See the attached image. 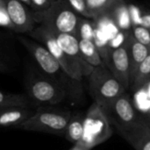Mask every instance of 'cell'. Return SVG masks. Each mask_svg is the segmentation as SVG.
Segmentation results:
<instances>
[{
	"mask_svg": "<svg viewBox=\"0 0 150 150\" xmlns=\"http://www.w3.org/2000/svg\"><path fill=\"white\" fill-rule=\"evenodd\" d=\"M34 112H35L32 111L29 107H18L3 110L0 113V125L3 127H16L31 118Z\"/></svg>",
	"mask_w": 150,
	"mask_h": 150,
	"instance_id": "obj_14",
	"label": "cell"
},
{
	"mask_svg": "<svg viewBox=\"0 0 150 150\" xmlns=\"http://www.w3.org/2000/svg\"><path fill=\"white\" fill-rule=\"evenodd\" d=\"M0 25L2 27L11 29L14 31V25L8 14L4 3L2 0H0Z\"/></svg>",
	"mask_w": 150,
	"mask_h": 150,
	"instance_id": "obj_23",
	"label": "cell"
},
{
	"mask_svg": "<svg viewBox=\"0 0 150 150\" xmlns=\"http://www.w3.org/2000/svg\"><path fill=\"white\" fill-rule=\"evenodd\" d=\"M112 134L106 112L97 103L89 107L84 117V132L79 144L92 149L106 142Z\"/></svg>",
	"mask_w": 150,
	"mask_h": 150,
	"instance_id": "obj_4",
	"label": "cell"
},
{
	"mask_svg": "<svg viewBox=\"0 0 150 150\" xmlns=\"http://www.w3.org/2000/svg\"><path fill=\"white\" fill-rule=\"evenodd\" d=\"M68 2L77 13L84 16L85 18H91V16L88 10L86 0H68Z\"/></svg>",
	"mask_w": 150,
	"mask_h": 150,
	"instance_id": "obj_22",
	"label": "cell"
},
{
	"mask_svg": "<svg viewBox=\"0 0 150 150\" xmlns=\"http://www.w3.org/2000/svg\"><path fill=\"white\" fill-rule=\"evenodd\" d=\"M150 83V54L140 65L132 83L133 91H140L147 84Z\"/></svg>",
	"mask_w": 150,
	"mask_h": 150,
	"instance_id": "obj_19",
	"label": "cell"
},
{
	"mask_svg": "<svg viewBox=\"0 0 150 150\" xmlns=\"http://www.w3.org/2000/svg\"><path fill=\"white\" fill-rule=\"evenodd\" d=\"M26 90L29 98L37 104L56 105L66 97V91L59 82L45 77L31 79Z\"/></svg>",
	"mask_w": 150,
	"mask_h": 150,
	"instance_id": "obj_6",
	"label": "cell"
},
{
	"mask_svg": "<svg viewBox=\"0 0 150 150\" xmlns=\"http://www.w3.org/2000/svg\"><path fill=\"white\" fill-rule=\"evenodd\" d=\"M149 124H150V122H149Z\"/></svg>",
	"mask_w": 150,
	"mask_h": 150,
	"instance_id": "obj_29",
	"label": "cell"
},
{
	"mask_svg": "<svg viewBox=\"0 0 150 150\" xmlns=\"http://www.w3.org/2000/svg\"><path fill=\"white\" fill-rule=\"evenodd\" d=\"M84 117L82 113L73 114L67 127L64 137L74 145L79 143L83 136Z\"/></svg>",
	"mask_w": 150,
	"mask_h": 150,
	"instance_id": "obj_16",
	"label": "cell"
},
{
	"mask_svg": "<svg viewBox=\"0 0 150 150\" xmlns=\"http://www.w3.org/2000/svg\"><path fill=\"white\" fill-rule=\"evenodd\" d=\"M28 34L32 38L44 44V46L59 62L63 72H65L69 78L78 82L82 80L83 76H84L83 72L61 48L55 37L47 25H39L28 33Z\"/></svg>",
	"mask_w": 150,
	"mask_h": 150,
	"instance_id": "obj_5",
	"label": "cell"
},
{
	"mask_svg": "<svg viewBox=\"0 0 150 150\" xmlns=\"http://www.w3.org/2000/svg\"><path fill=\"white\" fill-rule=\"evenodd\" d=\"M107 67L117 80L127 89L131 84V65L127 40L119 47L110 48Z\"/></svg>",
	"mask_w": 150,
	"mask_h": 150,
	"instance_id": "obj_7",
	"label": "cell"
},
{
	"mask_svg": "<svg viewBox=\"0 0 150 150\" xmlns=\"http://www.w3.org/2000/svg\"><path fill=\"white\" fill-rule=\"evenodd\" d=\"M17 33H30L35 27V19L25 4L20 0H2Z\"/></svg>",
	"mask_w": 150,
	"mask_h": 150,
	"instance_id": "obj_11",
	"label": "cell"
},
{
	"mask_svg": "<svg viewBox=\"0 0 150 150\" xmlns=\"http://www.w3.org/2000/svg\"><path fill=\"white\" fill-rule=\"evenodd\" d=\"M89 12L93 19L110 16L111 13L125 0H86Z\"/></svg>",
	"mask_w": 150,
	"mask_h": 150,
	"instance_id": "obj_15",
	"label": "cell"
},
{
	"mask_svg": "<svg viewBox=\"0 0 150 150\" xmlns=\"http://www.w3.org/2000/svg\"><path fill=\"white\" fill-rule=\"evenodd\" d=\"M72 112L50 107H40L34 114L15 128L24 131L40 132L65 135Z\"/></svg>",
	"mask_w": 150,
	"mask_h": 150,
	"instance_id": "obj_3",
	"label": "cell"
},
{
	"mask_svg": "<svg viewBox=\"0 0 150 150\" xmlns=\"http://www.w3.org/2000/svg\"><path fill=\"white\" fill-rule=\"evenodd\" d=\"M48 27V26H47ZM49 28V27H48ZM55 37L59 46L64 51V53L69 57V59L81 69L84 76H89L94 69V67L90 65L82 56L80 47H79V39L75 35L63 33L57 31H54L49 28Z\"/></svg>",
	"mask_w": 150,
	"mask_h": 150,
	"instance_id": "obj_8",
	"label": "cell"
},
{
	"mask_svg": "<svg viewBox=\"0 0 150 150\" xmlns=\"http://www.w3.org/2000/svg\"><path fill=\"white\" fill-rule=\"evenodd\" d=\"M30 101L27 96L22 94H15L10 92H0V109L1 111L18 108V107H29Z\"/></svg>",
	"mask_w": 150,
	"mask_h": 150,
	"instance_id": "obj_18",
	"label": "cell"
},
{
	"mask_svg": "<svg viewBox=\"0 0 150 150\" xmlns=\"http://www.w3.org/2000/svg\"><path fill=\"white\" fill-rule=\"evenodd\" d=\"M140 25L146 28L150 29V14H145L142 16Z\"/></svg>",
	"mask_w": 150,
	"mask_h": 150,
	"instance_id": "obj_25",
	"label": "cell"
},
{
	"mask_svg": "<svg viewBox=\"0 0 150 150\" xmlns=\"http://www.w3.org/2000/svg\"><path fill=\"white\" fill-rule=\"evenodd\" d=\"M133 36L139 42L150 47V29L141 25H133Z\"/></svg>",
	"mask_w": 150,
	"mask_h": 150,
	"instance_id": "obj_20",
	"label": "cell"
},
{
	"mask_svg": "<svg viewBox=\"0 0 150 150\" xmlns=\"http://www.w3.org/2000/svg\"><path fill=\"white\" fill-rule=\"evenodd\" d=\"M79 47L83 58L90 65L94 68L105 65L94 41L85 39H79Z\"/></svg>",
	"mask_w": 150,
	"mask_h": 150,
	"instance_id": "obj_17",
	"label": "cell"
},
{
	"mask_svg": "<svg viewBox=\"0 0 150 150\" xmlns=\"http://www.w3.org/2000/svg\"><path fill=\"white\" fill-rule=\"evenodd\" d=\"M127 47H128L130 65H131V83H132L140 65L150 54V47L135 40L133 34L128 36Z\"/></svg>",
	"mask_w": 150,
	"mask_h": 150,
	"instance_id": "obj_13",
	"label": "cell"
},
{
	"mask_svg": "<svg viewBox=\"0 0 150 150\" xmlns=\"http://www.w3.org/2000/svg\"><path fill=\"white\" fill-rule=\"evenodd\" d=\"M117 129L135 150H150V124L145 119L139 117L132 125Z\"/></svg>",
	"mask_w": 150,
	"mask_h": 150,
	"instance_id": "obj_10",
	"label": "cell"
},
{
	"mask_svg": "<svg viewBox=\"0 0 150 150\" xmlns=\"http://www.w3.org/2000/svg\"><path fill=\"white\" fill-rule=\"evenodd\" d=\"M35 22L49 28L75 35L79 39V26L83 18L71 7L68 0H56L52 5L43 11L33 12Z\"/></svg>",
	"mask_w": 150,
	"mask_h": 150,
	"instance_id": "obj_1",
	"label": "cell"
},
{
	"mask_svg": "<svg viewBox=\"0 0 150 150\" xmlns=\"http://www.w3.org/2000/svg\"><path fill=\"white\" fill-rule=\"evenodd\" d=\"M21 2H23L24 4H25L27 6H29V7H31V8H33V4H32V1L31 0H20Z\"/></svg>",
	"mask_w": 150,
	"mask_h": 150,
	"instance_id": "obj_27",
	"label": "cell"
},
{
	"mask_svg": "<svg viewBox=\"0 0 150 150\" xmlns=\"http://www.w3.org/2000/svg\"><path fill=\"white\" fill-rule=\"evenodd\" d=\"M33 4V9L35 11H43L49 8L53 3L48 0H31Z\"/></svg>",
	"mask_w": 150,
	"mask_h": 150,
	"instance_id": "obj_24",
	"label": "cell"
},
{
	"mask_svg": "<svg viewBox=\"0 0 150 150\" xmlns=\"http://www.w3.org/2000/svg\"><path fill=\"white\" fill-rule=\"evenodd\" d=\"M96 28L93 26L90 20L82 19L79 26V39H85L94 40Z\"/></svg>",
	"mask_w": 150,
	"mask_h": 150,
	"instance_id": "obj_21",
	"label": "cell"
},
{
	"mask_svg": "<svg viewBox=\"0 0 150 150\" xmlns=\"http://www.w3.org/2000/svg\"><path fill=\"white\" fill-rule=\"evenodd\" d=\"M48 1H50L51 3H54V2H55L56 0H48Z\"/></svg>",
	"mask_w": 150,
	"mask_h": 150,
	"instance_id": "obj_28",
	"label": "cell"
},
{
	"mask_svg": "<svg viewBox=\"0 0 150 150\" xmlns=\"http://www.w3.org/2000/svg\"><path fill=\"white\" fill-rule=\"evenodd\" d=\"M18 39L31 53L45 73L49 76H56L59 74L61 69L62 70L59 62L46 47H43L40 44L23 36H18Z\"/></svg>",
	"mask_w": 150,
	"mask_h": 150,
	"instance_id": "obj_9",
	"label": "cell"
},
{
	"mask_svg": "<svg viewBox=\"0 0 150 150\" xmlns=\"http://www.w3.org/2000/svg\"><path fill=\"white\" fill-rule=\"evenodd\" d=\"M88 79L91 98L105 110L126 91V88L105 65L95 67Z\"/></svg>",
	"mask_w": 150,
	"mask_h": 150,
	"instance_id": "obj_2",
	"label": "cell"
},
{
	"mask_svg": "<svg viewBox=\"0 0 150 150\" xmlns=\"http://www.w3.org/2000/svg\"><path fill=\"white\" fill-rule=\"evenodd\" d=\"M70 150H91V149H89L85 148L84 146H83V145H81V144L77 143V144H75V145L73 146V148H72Z\"/></svg>",
	"mask_w": 150,
	"mask_h": 150,
	"instance_id": "obj_26",
	"label": "cell"
},
{
	"mask_svg": "<svg viewBox=\"0 0 150 150\" xmlns=\"http://www.w3.org/2000/svg\"><path fill=\"white\" fill-rule=\"evenodd\" d=\"M105 111L113 114V123L117 128L130 126L139 119L134 105L126 92L118 97Z\"/></svg>",
	"mask_w": 150,
	"mask_h": 150,
	"instance_id": "obj_12",
	"label": "cell"
}]
</instances>
